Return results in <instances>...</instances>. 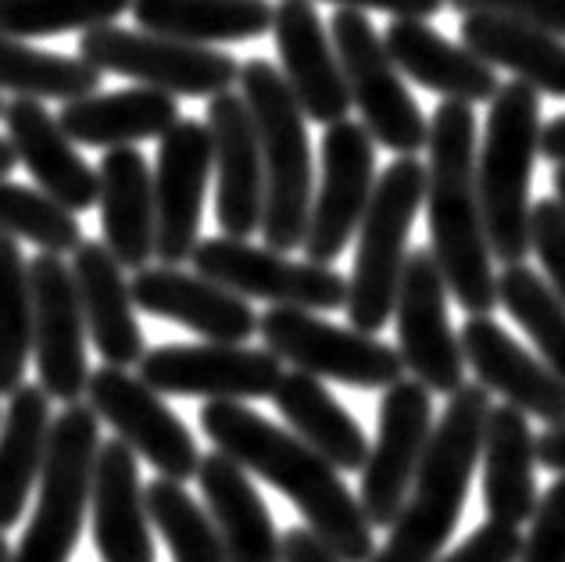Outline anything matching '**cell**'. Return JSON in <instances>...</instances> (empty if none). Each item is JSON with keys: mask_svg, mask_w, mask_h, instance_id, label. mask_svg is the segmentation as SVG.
Segmentation results:
<instances>
[{"mask_svg": "<svg viewBox=\"0 0 565 562\" xmlns=\"http://www.w3.org/2000/svg\"><path fill=\"white\" fill-rule=\"evenodd\" d=\"M458 14L472 11H494V14H512L530 25H541L547 33L565 40V0H448Z\"/></svg>", "mask_w": 565, "mask_h": 562, "instance_id": "obj_44", "label": "cell"}, {"mask_svg": "<svg viewBox=\"0 0 565 562\" xmlns=\"http://www.w3.org/2000/svg\"><path fill=\"white\" fill-rule=\"evenodd\" d=\"M426 201V166L415 155H397L373 190L369 212L359 226V251L348 276V319L354 330L380 333L394 316L401 273L408 262L412 223Z\"/></svg>", "mask_w": 565, "mask_h": 562, "instance_id": "obj_6", "label": "cell"}, {"mask_svg": "<svg viewBox=\"0 0 565 562\" xmlns=\"http://www.w3.org/2000/svg\"><path fill=\"white\" fill-rule=\"evenodd\" d=\"M498 298L526 337L537 344L541 359L565 380V301L523 262L504 265L498 276Z\"/></svg>", "mask_w": 565, "mask_h": 562, "instance_id": "obj_37", "label": "cell"}, {"mask_svg": "<svg viewBox=\"0 0 565 562\" xmlns=\"http://www.w3.org/2000/svg\"><path fill=\"white\" fill-rule=\"evenodd\" d=\"M466 362L490 394L537 416L544 426H565V380L544 359L519 344L490 316H469L462 327Z\"/></svg>", "mask_w": 565, "mask_h": 562, "instance_id": "obj_22", "label": "cell"}, {"mask_svg": "<svg viewBox=\"0 0 565 562\" xmlns=\"http://www.w3.org/2000/svg\"><path fill=\"white\" fill-rule=\"evenodd\" d=\"M333 4L354 11H386L394 19H434L448 0H333Z\"/></svg>", "mask_w": 565, "mask_h": 562, "instance_id": "obj_46", "label": "cell"}, {"mask_svg": "<svg viewBox=\"0 0 565 562\" xmlns=\"http://www.w3.org/2000/svg\"><path fill=\"white\" fill-rule=\"evenodd\" d=\"M201 431L218 452L287 495L305 523L344 562H369L376 555V527L369 523L362 501L348 491L340 469L308 441L258 416L244 402H204Z\"/></svg>", "mask_w": 565, "mask_h": 562, "instance_id": "obj_1", "label": "cell"}, {"mask_svg": "<svg viewBox=\"0 0 565 562\" xmlns=\"http://www.w3.org/2000/svg\"><path fill=\"white\" fill-rule=\"evenodd\" d=\"M541 91L523 79L504 83L487 108L483 144L476 151L483 223L494 258L512 265L530 255V176L541 155Z\"/></svg>", "mask_w": 565, "mask_h": 562, "instance_id": "obj_5", "label": "cell"}, {"mask_svg": "<svg viewBox=\"0 0 565 562\" xmlns=\"http://www.w3.org/2000/svg\"><path fill=\"white\" fill-rule=\"evenodd\" d=\"M51 423V394L43 383H22L0 420V530L22 520L29 491L47 458Z\"/></svg>", "mask_w": 565, "mask_h": 562, "instance_id": "obj_33", "label": "cell"}, {"mask_svg": "<svg viewBox=\"0 0 565 562\" xmlns=\"http://www.w3.org/2000/svg\"><path fill=\"white\" fill-rule=\"evenodd\" d=\"M0 420H4V412H0Z\"/></svg>", "mask_w": 565, "mask_h": 562, "instance_id": "obj_53", "label": "cell"}, {"mask_svg": "<svg viewBox=\"0 0 565 562\" xmlns=\"http://www.w3.org/2000/svg\"><path fill=\"white\" fill-rule=\"evenodd\" d=\"M340 65H344L351 105L362 112V126L394 155H415L429 144V118L405 86V72L376 36L365 11L340 8L330 19Z\"/></svg>", "mask_w": 565, "mask_h": 562, "instance_id": "obj_9", "label": "cell"}, {"mask_svg": "<svg viewBox=\"0 0 565 562\" xmlns=\"http://www.w3.org/2000/svg\"><path fill=\"white\" fill-rule=\"evenodd\" d=\"M530 247L544 265V279L565 301V204L544 198L530 212Z\"/></svg>", "mask_w": 565, "mask_h": 562, "instance_id": "obj_42", "label": "cell"}, {"mask_svg": "<svg viewBox=\"0 0 565 562\" xmlns=\"http://www.w3.org/2000/svg\"><path fill=\"white\" fill-rule=\"evenodd\" d=\"M4 112H8V105H4V97H0V118H4Z\"/></svg>", "mask_w": 565, "mask_h": 562, "instance_id": "obj_52", "label": "cell"}, {"mask_svg": "<svg viewBox=\"0 0 565 562\" xmlns=\"http://www.w3.org/2000/svg\"><path fill=\"white\" fill-rule=\"evenodd\" d=\"M241 94L255 115L262 161H265V219L262 236L276 251L305 247L311 201H316V166L305 126V108L297 105L287 76L265 57L241 65Z\"/></svg>", "mask_w": 565, "mask_h": 562, "instance_id": "obj_4", "label": "cell"}, {"mask_svg": "<svg viewBox=\"0 0 565 562\" xmlns=\"http://www.w3.org/2000/svg\"><path fill=\"white\" fill-rule=\"evenodd\" d=\"M282 562H344L308 523L282 534Z\"/></svg>", "mask_w": 565, "mask_h": 562, "instance_id": "obj_45", "label": "cell"}, {"mask_svg": "<svg viewBox=\"0 0 565 562\" xmlns=\"http://www.w3.org/2000/svg\"><path fill=\"white\" fill-rule=\"evenodd\" d=\"M519 562H565V473H558L530 516Z\"/></svg>", "mask_w": 565, "mask_h": 562, "instance_id": "obj_41", "label": "cell"}, {"mask_svg": "<svg viewBox=\"0 0 565 562\" xmlns=\"http://www.w3.org/2000/svg\"><path fill=\"white\" fill-rule=\"evenodd\" d=\"M104 72L86 57L29 47L22 36L0 33V91L33 100H79L97 94Z\"/></svg>", "mask_w": 565, "mask_h": 562, "instance_id": "obj_35", "label": "cell"}, {"mask_svg": "<svg viewBox=\"0 0 565 562\" xmlns=\"http://www.w3.org/2000/svg\"><path fill=\"white\" fill-rule=\"evenodd\" d=\"M79 54L108 76L137 79L140 86H158L175 97H215L241 83V62L226 51L115 22L86 29Z\"/></svg>", "mask_w": 565, "mask_h": 562, "instance_id": "obj_8", "label": "cell"}, {"mask_svg": "<svg viewBox=\"0 0 565 562\" xmlns=\"http://www.w3.org/2000/svg\"><path fill=\"white\" fill-rule=\"evenodd\" d=\"M386 51L408 79L444 100H466V105H487L501 91L498 72L483 62L472 47H458L448 36H440L426 19H397L386 25Z\"/></svg>", "mask_w": 565, "mask_h": 562, "instance_id": "obj_27", "label": "cell"}, {"mask_svg": "<svg viewBox=\"0 0 565 562\" xmlns=\"http://www.w3.org/2000/svg\"><path fill=\"white\" fill-rule=\"evenodd\" d=\"M100 230L104 244L126 269H147L158 258L154 169L137 147H108L100 158Z\"/></svg>", "mask_w": 565, "mask_h": 562, "instance_id": "obj_26", "label": "cell"}, {"mask_svg": "<svg viewBox=\"0 0 565 562\" xmlns=\"http://www.w3.org/2000/svg\"><path fill=\"white\" fill-rule=\"evenodd\" d=\"M462 43L490 62L509 68L541 94L565 97V40L512 14L472 11L462 19Z\"/></svg>", "mask_w": 565, "mask_h": 562, "instance_id": "obj_32", "label": "cell"}, {"mask_svg": "<svg viewBox=\"0 0 565 562\" xmlns=\"http://www.w3.org/2000/svg\"><path fill=\"white\" fill-rule=\"evenodd\" d=\"M215 172L212 129L198 118H180L158 144L154 209H158V262L183 265L201 244V212L207 180Z\"/></svg>", "mask_w": 565, "mask_h": 562, "instance_id": "obj_18", "label": "cell"}, {"mask_svg": "<svg viewBox=\"0 0 565 562\" xmlns=\"http://www.w3.org/2000/svg\"><path fill=\"white\" fill-rule=\"evenodd\" d=\"M140 29L186 43H241L273 29L276 8L269 0H132Z\"/></svg>", "mask_w": 565, "mask_h": 562, "instance_id": "obj_34", "label": "cell"}, {"mask_svg": "<svg viewBox=\"0 0 565 562\" xmlns=\"http://www.w3.org/2000/svg\"><path fill=\"white\" fill-rule=\"evenodd\" d=\"M215 147V219L226 236H250L265 219V161L244 94H215L207 105Z\"/></svg>", "mask_w": 565, "mask_h": 562, "instance_id": "obj_19", "label": "cell"}, {"mask_svg": "<svg viewBox=\"0 0 565 562\" xmlns=\"http://www.w3.org/2000/svg\"><path fill=\"white\" fill-rule=\"evenodd\" d=\"M126 11H132V0H0V33L22 40L86 33Z\"/></svg>", "mask_w": 565, "mask_h": 562, "instance_id": "obj_40", "label": "cell"}, {"mask_svg": "<svg viewBox=\"0 0 565 562\" xmlns=\"http://www.w3.org/2000/svg\"><path fill=\"white\" fill-rule=\"evenodd\" d=\"M143 491L151 523L166 538L175 562H230L212 512L198 498H190L180 480L158 477Z\"/></svg>", "mask_w": 565, "mask_h": 562, "instance_id": "obj_38", "label": "cell"}, {"mask_svg": "<svg viewBox=\"0 0 565 562\" xmlns=\"http://www.w3.org/2000/svg\"><path fill=\"white\" fill-rule=\"evenodd\" d=\"M29 279H33V359L43 391L54 402H79L90 383V365H86V316L76 287L72 265L40 251L29 262Z\"/></svg>", "mask_w": 565, "mask_h": 562, "instance_id": "obj_17", "label": "cell"}, {"mask_svg": "<svg viewBox=\"0 0 565 562\" xmlns=\"http://www.w3.org/2000/svg\"><path fill=\"white\" fill-rule=\"evenodd\" d=\"M434 391L419 380H397L380 402L376 441L362 466L359 501L376 530H391L405 509L415 473L434 437Z\"/></svg>", "mask_w": 565, "mask_h": 562, "instance_id": "obj_13", "label": "cell"}, {"mask_svg": "<svg viewBox=\"0 0 565 562\" xmlns=\"http://www.w3.org/2000/svg\"><path fill=\"white\" fill-rule=\"evenodd\" d=\"M100 452V416L90 402H68L51 423L47 458L40 473L36 512L11 562H68L76 552L86 509L94 501Z\"/></svg>", "mask_w": 565, "mask_h": 562, "instance_id": "obj_7", "label": "cell"}, {"mask_svg": "<svg viewBox=\"0 0 565 562\" xmlns=\"http://www.w3.org/2000/svg\"><path fill=\"white\" fill-rule=\"evenodd\" d=\"M4 126L19 166L29 169L43 194H51L76 215L94 209L100 198V176L94 166H86V158L72 147L76 140L43 108V100L14 97L4 112Z\"/></svg>", "mask_w": 565, "mask_h": 562, "instance_id": "obj_23", "label": "cell"}, {"mask_svg": "<svg viewBox=\"0 0 565 562\" xmlns=\"http://www.w3.org/2000/svg\"><path fill=\"white\" fill-rule=\"evenodd\" d=\"M448 279L429 247H415L397 290V351L412 380L426 383L434 394H455L466 383L462 333L448 319Z\"/></svg>", "mask_w": 565, "mask_h": 562, "instance_id": "obj_14", "label": "cell"}, {"mask_svg": "<svg viewBox=\"0 0 565 562\" xmlns=\"http://www.w3.org/2000/svg\"><path fill=\"white\" fill-rule=\"evenodd\" d=\"M14 161H19V155H14V147L8 137H0V176H8L14 169Z\"/></svg>", "mask_w": 565, "mask_h": 562, "instance_id": "obj_49", "label": "cell"}, {"mask_svg": "<svg viewBox=\"0 0 565 562\" xmlns=\"http://www.w3.org/2000/svg\"><path fill=\"white\" fill-rule=\"evenodd\" d=\"M282 359L269 348H244L204 340V344H161L140 359V377L158 394L204 397V402H255L273 397Z\"/></svg>", "mask_w": 565, "mask_h": 562, "instance_id": "obj_16", "label": "cell"}, {"mask_svg": "<svg viewBox=\"0 0 565 562\" xmlns=\"http://www.w3.org/2000/svg\"><path fill=\"white\" fill-rule=\"evenodd\" d=\"M276 51L282 62V76L294 91L297 105L305 108L308 118L322 126H333L348 118L351 91L344 65H340L333 33L311 8V0H279L273 19Z\"/></svg>", "mask_w": 565, "mask_h": 562, "instance_id": "obj_21", "label": "cell"}, {"mask_svg": "<svg viewBox=\"0 0 565 562\" xmlns=\"http://www.w3.org/2000/svg\"><path fill=\"white\" fill-rule=\"evenodd\" d=\"M483 509L487 520L523 527L537 512V437L526 412L494 405L483 426Z\"/></svg>", "mask_w": 565, "mask_h": 562, "instance_id": "obj_29", "label": "cell"}, {"mask_svg": "<svg viewBox=\"0 0 565 562\" xmlns=\"http://www.w3.org/2000/svg\"><path fill=\"white\" fill-rule=\"evenodd\" d=\"M519 555H523V534H519V527L487 520L455 552L448 555L440 552L434 562H519Z\"/></svg>", "mask_w": 565, "mask_h": 562, "instance_id": "obj_43", "label": "cell"}, {"mask_svg": "<svg viewBox=\"0 0 565 562\" xmlns=\"http://www.w3.org/2000/svg\"><path fill=\"white\" fill-rule=\"evenodd\" d=\"M258 333L265 348L279 354L287 365L359 391H386L408 373L401 351L383 344L376 333L333 327L311 308L273 305L258 319Z\"/></svg>", "mask_w": 565, "mask_h": 562, "instance_id": "obj_10", "label": "cell"}, {"mask_svg": "<svg viewBox=\"0 0 565 562\" xmlns=\"http://www.w3.org/2000/svg\"><path fill=\"white\" fill-rule=\"evenodd\" d=\"M273 402L290 431L322 452L340 473H362L369 458V437L359 420L322 388V377L305 373V369H287L276 383Z\"/></svg>", "mask_w": 565, "mask_h": 562, "instance_id": "obj_31", "label": "cell"}, {"mask_svg": "<svg viewBox=\"0 0 565 562\" xmlns=\"http://www.w3.org/2000/svg\"><path fill=\"white\" fill-rule=\"evenodd\" d=\"M0 233L36 244L40 251H76L83 244V226L72 209L57 204L51 194L0 176Z\"/></svg>", "mask_w": 565, "mask_h": 562, "instance_id": "obj_39", "label": "cell"}, {"mask_svg": "<svg viewBox=\"0 0 565 562\" xmlns=\"http://www.w3.org/2000/svg\"><path fill=\"white\" fill-rule=\"evenodd\" d=\"M132 301L147 316L180 322L204 340L244 344L258 333V312L250 298L215 284L204 273H183L180 265H147L132 276Z\"/></svg>", "mask_w": 565, "mask_h": 562, "instance_id": "obj_20", "label": "cell"}, {"mask_svg": "<svg viewBox=\"0 0 565 562\" xmlns=\"http://www.w3.org/2000/svg\"><path fill=\"white\" fill-rule=\"evenodd\" d=\"M193 269L250 301L337 312L348 305V279L322 262H294L287 251L247 244V236H212L193 247Z\"/></svg>", "mask_w": 565, "mask_h": 562, "instance_id": "obj_11", "label": "cell"}, {"mask_svg": "<svg viewBox=\"0 0 565 562\" xmlns=\"http://www.w3.org/2000/svg\"><path fill=\"white\" fill-rule=\"evenodd\" d=\"M490 391L480 380L448 394V409L434 426L423 466L415 473L405 509L369 562H434L466 509L472 473L483 455Z\"/></svg>", "mask_w": 565, "mask_h": 562, "instance_id": "obj_3", "label": "cell"}, {"mask_svg": "<svg viewBox=\"0 0 565 562\" xmlns=\"http://www.w3.org/2000/svg\"><path fill=\"white\" fill-rule=\"evenodd\" d=\"M541 155L552 161V166H565V115L552 118L541 129Z\"/></svg>", "mask_w": 565, "mask_h": 562, "instance_id": "obj_48", "label": "cell"}, {"mask_svg": "<svg viewBox=\"0 0 565 562\" xmlns=\"http://www.w3.org/2000/svg\"><path fill=\"white\" fill-rule=\"evenodd\" d=\"M90 509L100 562H154V523L147 512L140 463L122 437L100 441Z\"/></svg>", "mask_w": 565, "mask_h": 562, "instance_id": "obj_24", "label": "cell"}, {"mask_svg": "<svg viewBox=\"0 0 565 562\" xmlns=\"http://www.w3.org/2000/svg\"><path fill=\"white\" fill-rule=\"evenodd\" d=\"M555 198L565 204V166H555Z\"/></svg>", "mask_w": 565, "mask_h": 562, "instance_id": "obj_50", "label": "cell"}, {"mask_svg": "<svg viewBox=\"0 0 565 562\" xmlns=\"http://www.w3.org/2000/svg\"><path fill=\"white\" fill-rule=\"evenodd\" d=\"M57 123L76 144L108 151V147L161 140L180 123V105H175V94L158 91V86H132V91L65 100Z\"/></svg>", "mask_w": 565, "mask_h": 562, "instance_id": "obj_30", "label": "cell"}, {"mask_svg": "<svg viewBox=\"0 0 565 562\" xmlns=\"http://www.w3.org/2000/svg\"><path fill=\"white\" fill-rule=\"evenodd\" d=\"M537 458L544 469L565 473V426H547L537 437Z\"/></svg>", "mask_w": 565, "mask_h": 562, "instance_id": "obj_47", "label": "cell"}, {"mask_svg": "<svg viewBox=\"0 0 565 562\" xmlns=\"http://www.w3.org/2000/svg\"><path fill=\"white\" fill-rule=\"evenodd\" d=\"M426 219L429 251L448 279L451 298L469 316H490L501 305L490 269V236L476 183V112L466 100H440L429 118Z\"/></svg>", "mask_w": 565, "mask_h": 562, "instance_id": "obj_2", "label": "cell"}, {"mask_svg": "<svg viewBox=\"0 0 565 562\" xmlns=\"http://www.w3.org/2000/svg\"><path fill=\"white\" fill-rule=\"evenodd\" d=\"M11 559H14V552H11V544L4 538V530H0V562H11Z\"/></svg>", "mask_w": 565, "mask_h": 562, "instance_id": "obj_51", "label": "cell"}, {"mask_svg": "<svg viewBox=\"0 0 565 562\" xmlns=\"http://www.w3.org/2000/svg\"><path fill=\"white\" fill-rule=\"evenodd\" d=\"M376 140L362 123L340 118L326 126L322 137V176L316 201H311V223L305 236V255L311 262L330 265L344 255V247L359 233L376 190Z\"/></svg>", "mask_w": 565, "mask_h": 562, "instance_id": "obj_15", "label": "cell"}, {"mask_svg": "<svg viewBox=\"0 0 565 562\" xmlns=\"http://www.w3.org/2000/svg\"><path fill=\"white\" fill-rule=\"evenodd\" d=\"M198 484L230 562H282V538L276 534L273 512L236 458L218 448L207 452L201 458Z\"/></svg>", "mask_w": 565, "mask_h": 562, "instance_id": "obj_28", "label": "cell"}, {"mask_svg": "<svg viewBox=\"0 0 565 562\" xmlns=\"http://www.w3.org/2000/svg\"><path fill=\"white\" fill-rule=\"evenodd\" d=\"M72 273H76L86 333H90L97 354L108 365H140L147 348L126 265L111 255L108 244L83 241L72 251Z\"/></svg>", "mask_w": 565, "mask_h": 562, "instance_id": "obj_25", "label": "cell"}, {"mask_svg": "<svg viewBox=\"0 0 565 562\" xmlns=\"http://www.w3.org/2000/svg\"><path fill=\"white\" fill-rule=\"evenodd\" d=\"M33 354V279L19 236L0 233V394H14L25 383Z\"/></svg>", "mask_w": 565, "mask_h": 562, "instance_id": "obj_36", "label": "cell"}, {"mask_svg": "<svg viewBox=\"0 0 565 562\" xmlns=\"http://www.w3.org/2000/svg\"><path fill=\"white\" fill-rule=\"evenodd\" d=\"M86 402L111 426L115 437H122L132 452L158 469V477L180 484L198 477L204 458L198 441L143 377H129L126 365L104 362L90 373Z\"/></svg>", "mask_w": 565, "mask_h": 562, "instance_id": "obj_12", "label": "cell"}]
</instances>
